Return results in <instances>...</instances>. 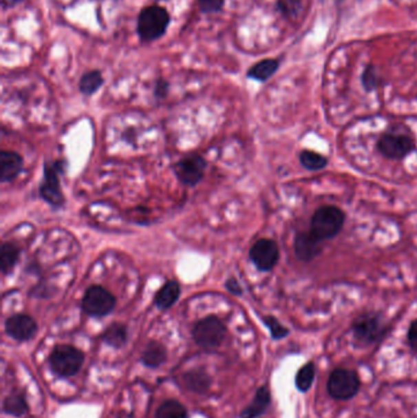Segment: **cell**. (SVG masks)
<instances>
[{
	"label": "cell",
	"instance_id": "cell-11",
	"mask_svg": "<svg viewBox=\"0 0 417 418\" xmlns=\"http://www.w3.org/2000/svg\"><path fill=\"white\" fill-rule=\"evenodd\" d=\"M207 164L198 154H190L176 164L175 174L184 185L195 186L204 178Z\"/></svg>",
	"mask_w": 417,
	"mask_h": 418
},
{
	"label": "cell",
	"instance_id": "cell-30",
	"mask_svg": "<svg viewBox=\"0 0 417 418\" xmlns=\"http://www.w3.org/2000/svg\"><path fill=\"white\" fill-rule=\"evenodd\" d=\"M363 87L367 91H372L378 86V76L372 66H368L363 75Z\"/></svg>",
	"mask_w": 417,
	"mask_h": 418
},
{
	"label": "cell",
	"instance_id": "cell-25",
	"mask_svg": "<svg viewBox=\"0 0 417 418\" xmlns=\"http://www.w3.org/2000/svg\"><path fill=\"white\" fill-rule=\"evenodd\" d=\"M300 163L302 164L303 168H306L308 170L319 171L328 164V160L319 153L312 152V151H302L300 153Z\"/></svg>",
	"mask_w": 417,
	"mask_h": 418
},
{
	"label": "cell",
	"instance_id": "cell-13",
	"mask_svg": "<svg viewBox=\"0 0 417 418\" xmlns=\"http://www.w3.org/2000/svg\"><path fill=\"white\" fill-rule=\"evenodd\" d=\"M317 238L313 236L312 233H297L295 239V253L297 258L301 261L310 262L314 260L322 251V246Z\"/></svg>",
	"mask_w": 417,
	"mask_h": 418
},
{
	"label": "cell",
	"instance_id": "cell-19",
	"mask_svg": "<svg viewBox=\"0 0 417 418\" xmlns=\"http://www.w3.org/2000/svg\"><path fill=\"white\" fill-rule=\"evenodd\" d=\"M279 67V61L275 59H264L247 71V76L256 81L264 82L273 76Z\"/></svg>",
	"mask_w": 417,
	"mask_h": 418
},
{
	"label": "cell",
	"instance_id": "cell-27",
	"mask_svg": "<svg viewBox=\"0 0 417 418\" xmlns=\"http://www.w3.org/2000/svg\"><path fill=\"white\" fill-rule=\"evenodd\" d=\"M264 323L268 328L270 334H272V337L275 340L283 339L289 334V329L283 326L273 315H266L264 318Z\"/></svg>",
	"mask_w": 417,
	"mask_h": 418
},
{
	"label": "cell",
	"instance_id": "cell-33",
	"mask_svg": "<svg viewBox=\"0 0 417 418\" xmlns=\"http://www.w3.org/2000/svg\"><path fill=\"white\" fill-rule=\"evenodd\" d=\"M225 286H226V289H228V290H229L233 295H236V296H240V295H242V285L239 284V282L236 280L235 278H231V279H228L226 282H225Z\"/></svg>",
	"mask_w": 417,
	"mask_h": 418
},
{
	"label": "cell",
	"instance_id": "cell-26",
	"mask_svg": "<svg viewBox=\"0 0 417 418\" xmlns=\"http://www.w3.org/2000/svg\"><path fill=\"white\" fill-rule=\"evenodd\" d=\"M314 375H316L314 364L312 362L305 364L301 370L297 372V378H295L297 389L302 393H306L312 386Z\"/></svg>",
	"mask_w": 417,
	"mask_h": 418
},
{
	"label": "cell",
	"instance_id": "cell-28",
	"mask_svg": "<svg viewBox=\"0 0 417 418\" xmlns=\"http://www.w3.org/2000/svg\"><path fill=\"white\" fill-rule=\"evenodd\" d=\"M278 8L286 17H295L300 10L299 0H278Z\"/></svg>",
	"mask_w": 417,
	"mask_h": 418
},
{
	"label": "cell",
	"instance_id": "cell-18",
	"mask_svg": "<svg viewBox=\"0 0 417 418\" xmlns=\"http://www.w3.org/2000/svg\"><path fill=\"white\" fill-rule=\"evenodd\" d=\"M142 364L149 368H158L167 361V350L158 342H149L141 357Z\"/></svg>",
	"mask_w": 417,
	"mask_h": 418
},
{
	"label": "cell",
	"instance_id": "cell-22",
	"mask_svg": "<svg viewBox=\"0 0 417 418\" xmlns=\"http://www.w3.org/2000/svg\"><path fill=\"white\" fill-rule=\"evenodd\" d=\"M103 83H105V79L100 71H88L78 82V88L85 96H91L97 92Z\"/></svg>",
	"mask_w": 417,
	"mask_h": 418
},
{
	"label": "cell",
	"instance_id": "cell-6",
	"mask_svg": "<svg viewBox=\"0 0 417 418\" xmlns=\"http://www.w3.org/2000/svg\"><path fill=\"white\" fill-rule=\"evenodd\" d=\"M114 295L100 285H92L83 295V310L91 317H105L116 307Z\"/></svg>",
	"mask_w": 417,
	"mask_h": 418
},
{
	"label": "cell",
	"instance_id": "cell-29",
	"mask_svg": "<svg viewBox=\"0 0 417 418\" xmlns=\"http://www.w3.org/2000/svg\"><path fill=\"white\" fill-rule=\"evenodd\" d=\"M225 0H197L198 8L202 12L213 14L222 10Z\"/></svg>",
	"mask_w": 417,
	"mask_h": 418
},
{
	"label": "cell",
	"instance_id": "cell-31",
	"mask_svg": "<svg viewBox=\"0 0 417 418\" xmlns=\"http://www.w3.org/2000/svg\"><path fill=\"white\" fill-rule=\"evenodd\" d=\"M169 92V83L168 81H165L163 79H160L157 83H156V87H154V94L156 97L164 98L167 94Z\"/></svg>",
	"mask_w": 417,
	"mask_h": 418
},
{
	"label": "cell",
	"instance_id": "cell-5",
	"mask_svg": "<svg viewBox=\"0 0 417 418\" xmlns=\"http://www.w3.org/2000/svg\"><path fill=\"white\" fill-rule=\"evenodd\" d=\"M327 389L335 400H350L360 390V379L355 370L338 368L330 375Z\"/></svg>",
	"mask_w": 417,
	"mask_h": 418
},
{
	"label": "cell",
	"instance_id": "cell-10",
	"mask_svg": "<svg viewBox=\"0 0 417 418\" xmlns=\"http://www.w3.org/2000/svg\"><path fill=\"white\" fill-rule=\"evenodd\" d=\"M39 194L50 206L61 207L64 205V195L61 191V180L58 176L56 164H45L43 182L39 186Z\"/></svg>",
	"mask_w": 417,
	"mask_h": 418
},
{
	"label": "cell",
	"instance_id": "cell-2",
	"mask_svg": "<svg viewBox=\"0 0 417 418\" xmlns=\"http://www.w3.org/2000/svg\"><path fill=\"white\" fill-rule=\"evenodd\" d=\"M345 222V214L341 208L324 206L319 208L311 220V233L319 241L333 239L341 233Z\"/></svg>",
	"mask_w": 417,
	"mask_h": 418
},
{
	"label": "cell",
	"instance_id": "cell-15",
	"mask_svg": "<svg viewBox=\"0 0 417 418\" xmlns=\"http://www.w3.org/2000/svg\"><path fill=\"white\" fill-rule=\"evenodd\" d=\"M180 296V285L179 282L171 280L165 282L160 289V291L154 296V304L160 310H168L175 304Z\"/></svg>",
	"mask_w": 417,
	"mask_h": 418
},
{
	"label": "cell",
	"instance_id": "cell-20",
	"mask_svg": "<svg viewBox=\"0 0 417 418\" xmlns=\"http://www.w3.org/2000/svg\"><path fill=\"white\" fill-rule=\"evenodd\" d=\"M103 340L111 348H120L127 342V328L121 323H113L107 328L103 334Z\"/></svg>",
	"mask_w": 417,
	"mask_h": 418
},
{
	"label": "cell",
	"instance_id": "cell-14",
	"mask_svg": "<svg viewBox=\"0 0 417 418\" xmlns=\"http://www.w3.org/2000/svg\"><path fill=\"white\" fill-rule=\"evenodd\" d=\"M23 167L22 157L12 151L0 152V180L1 182H10L17 179Z\"/></svg>",
	"mask_w": 417,
	"mask_h": 418
},
{
	"label": "cell",
	"instance_id": "cell-34",
	"mask_svg": "<svg viewBox=\"0 0 417 418\" xmlns=\"http://www.w3.org/2000/svg\"><path fill=\"white\" fill-rule=\"evenodd\" d=\"M20 1H21V0H1V4H3L4 10H6L8 8L17 6V3H20Z\"/></svg>",
	"mask_w": 417,
	"mask_h": 418
},
{
	"label": "cell",
	"instance_id": "cell-32",
	"mask_svg": "<svg viewBox=\"0 0 417 418\" xmlns=\"http://www.w3.org/2000/svg\"><path fill=\"white\" fill-rule=\"evenodd\" d=\"M407 340H409V344H410L412 350L417 353V320L412 322V324L410 326V329L407 333Z\"/></svg>",
	"mask_w": 417,
	"mask_h": 418
},
{
	"label": "cell",
	"instance_id": "cell-21",
	"mask_svg": "<svg viewBox=\"0 0 417 418\" xmlns=\"http://www.w3.org/2000/svg\"><path fill=\"white\" fill-rule=\"evenodd\" d=\"M20 257V249L17 244L11 242H6L1 246L0 252V268L3 274L10 273L14 267L17 266V261Z\"/></svg>",
	"mask_w": 417,
	"mask_h": 418
},
{
	"label": "cell",
	"instance_id": "cell-1",
	"mask_svg": "<svg viewBox=\"0 0 417 418\" xmlns=\"http://www.w3.org/2000/svg\"><path fill=\"white\" fill-rule=\"evenodd\" d=\"M171 23V15L163 6H146L138 19V37L142 42H153L164 36Z\"/></svg>",
	"mask_w": 417,
	"mask_h": 418
},
{
	"label": "cell",
	"instance_id": "cell-23",
	"mask_svg": "<svg viewBox=\"0 0 417 418\" xmlns=\"http://www.w3.org/2000/svg\"><path fill=\"white\" fill-rule=\"evenodd\" d=\"M3 410L10 416L21 417L28 411V402L21 394H12L6 397L3 402Z\"/></svg>",
	"mask_w": 417,
	"mask_h": 418
},
{
	"label": "cell",
	"instance_id": "cell-3",
	"mask_svg": "<svg viewBox=\"0 0 417 418\" xmlns=\"http://www.w3.org/2000/svg\"><path fill=\"white\" fill-rule=\"evenodd\" d=\"M85 362L81 350L72 345H58L50 356V367L55 375L69 378L77 375Z\"/></svg>",
	"mask_w": 417,
	"mask_h": 418
},
{
	"label": "cell",
	"instance_id": "cell-17",
	"mask_svg": "<svg viewBox=\"0 0 417 418\" xmlns=\"http://www.w3.org/2000/svg\"><path fill=\"white\" fill-rule=\"evenodd\" d=\"M184 383L190 391L197 393V394H206L212 384V378L204 370H189L184 375Z\"/></svg>",
	"mask_w": 417,
	"mask_h": 418
},
{
	"label": "cell",
	"instance_id": "cell-8",
	"mask_svg": "<svg viewBox=\"0 0 417 418\" xmlns=\"http://www.w3.org/2000/svg\"><path fill=\"white\" fill-rule=\"evenodd\" d=\"M250 258L258 271L269 272L279 261V247L273 240H258L250 250Z\"/></svg>",
	"mask_w": 417,
	"mask_h": 418
},
{
	"label": "cell",
	"instance_id": "cell-16",
	"mask_svg": "<svg viewBox=\"0 0 417 418\" xmlns=\"http://www.w3.org/2000/svg\"><path fill=\"white\" fill-rule=\"evenodd\" d=\"M270 404V393L267 386H261L258 389L256 395L253 397V402L244 408L240 418H257L266 412V410Z\"/></svg>",
	"mask_w": 417,
	"mask_h": 418
},
{
	"label": "cell",
	"instance_id": "cell-4",
	"mask_svg": "<svg viewBox=\"0 0 417 418\" xmlns=\"http://www.w3.org/2000/svg\"><path fill=\"white\" fill-rule=\"evenodd\" d=\"M226 335V326L217 315H208L193 328V337L200 348L213 350L220 346Z\"/></svg>",
	"mask_w": 417,
	"mask_h": 418
},
{
	"label": "cell",
	"instance_id": "cell-24",
	"mask_svg": "<svg viewBox=\"0 0 417 418\" xmlns=\"http://www.w3.org/2000/svg\"><path fill=\"white\" fill-rule=\"evenodd\" d=\"M156 418H187V410L178 400H167L156 412Z\"/></svg>",
	"mask_w": 417,
	"mask_h": 418
},
{
	"label": "cell",
	"instance_id": "cell-7",
	"mask_svg": "<svg viewBox=\"0 0 417 418\" xmlns=\"http://www.w3.org/2000/svg\"><path fill=\"white\" fill-rule=\"evenodd\" d=\"M352 333L357 342L374 344L385 334V326L377 315H363L357 317L352 324Z\"/></svg>",
	"mask_w": 417,
	"mask_h": 418
},
{
	"label": "cell",
	"instance_id": "cell-12",
	"mask_svg": "<svg viewBox=\"0 0 417 418\" xmlns=\"http://www.w3.org/2000/svg\"><path fill=\"white\" fill-rule=\"evenodd\" d=\"M6 331L17 342H28L37 331V323L28 315H14L6 322Z\"/></svg>",
	"mask_w": 417,
	"mask_h": 418
},
{
	"label": "cell",
	"instance_id": "cell-9",
	"mask_svg": "<svg viewBox=\"0 0 417 418\" xmlns=\"http://www.w3.org/2000/svg\"><path fill=\"white\" fill-rule=\"evenodd\" d=\"M378 149L385 158L399 160L407 157L415 149V143L410 137L405 135L387 134L381 137Z\"/></svg>",
	"mask_w": 417,
	"mask_h": 418
}]
</instances>
